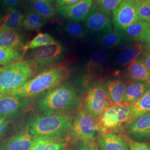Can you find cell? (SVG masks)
<instances>
[{"label": "cell", "instance_id": "obj_28", "mask_svg": "<svg viewBox=\"0 0 150 150\" xmlns=\"http://www.w3.org/2000/svg\"><path fill=\"white\" fill-rule=\"evenodd\" d=\"M30 7L32 11L46 20H51L56 14L55 8L50 2L40 0H31Z\"/></svg>", "mask_w": 150, "mask_h": 150}, {"label": "cell", "instance_id": "obj_31", "mask_svg": "<svg viewBox=\"0 0 150 150\" xmlns=\"http://www.w3.org/2000/svg\"><path fill=\"white\" fill-rule=\"evenodd\" d=\"M65 30L70 36L76 38H86L87 33L83 27L79 22L70 21L66 23Z\"/></svg>", "mask_w": 150, "mask_h": 150}, {"label": "cell", "instance_id": "obj_43", "mask_svg": "<svg viewBox=\"0 0 150 150\" xmlns=\"http://www.w3.org/2000/svg\"><path fill=\"white\" fill-rule=\"evenodd\" d=\"M1 22H2V18L1 17V16H0V27L1 26Z\"/></svg>", "mask_w": 150, "mask_h": 150}, {"label": "cell", "instance_id": "obj_24", "mask_svg": "<svg viewBox=\"0 0 150 150\" xmlns=\"http://www.w3.org/2000/svg\"><path fill=\"white\" fill-rule=\"evenodd\" d=\"M23 15L17 9L12 8L6 11L2 17L1 28L17 31L22 27Z\"/></svg>", "mask_w": 150, "mask_h": 150}, {"label": "cell", "instance_id": "obj_37", "mask_svg": "<svg viewBox=\"0 0 150 150\" xmlns=\"http://www.w3.org/2000/svg\"><path fill=\"white\" fill-rule=\"evenodd\" d=\"M20 0H0V6L6 11L15 8Z\"/></svg>", "mask_w": 150, "mask_h": 150}, {"label": "cell", "instance_id": "obj_42", "mask_svg": "<svg viewBox=\"0 0 150 150\" xmlns=\"http://www.w3.org/2000/svg\"><path fill=\"white\" fill-rule=\"evenodd\" d=\"M40 1H43L47 2H51L52 1V0H40Z\"/></svg>", "mask_w": 150, "mask_h": 150}, {"label": "cell", "instance_id": "obj_32", "mask_svg": "<svg viewBox=\"0 0 150 150\" xmlns=\"http://www.w3.org/2000/svg\"><path fill=\"white\" fill-rule=\"evenodd\" d=\"M139 21H150V0H141L137 3Z\"/></svg>", "mask_w": 150, "mask_h": 150}, {"label": "cell", "instance_id": "obj_1", "mask_svg": "<svg viewBox=\"0 0 150 150\" xmlns=\"http://www.w3.org/2000/svg\"><path fill=\"white\" fill-rule=\"evenodd\" d=\"M80 96L75 86L64 82L59 86L40 95L36 107L43 115H72L80 106Z\"/></svg>", "mask_w": 150, "mask_h": 150}, {"label": "cell", "instance_id": "obj_46", "mask_svg": "<svg viewBox=\"0 0 150 150\" xmlns=\"http://www.w3.org/2000/svg\"><path fill=\"white\" fill-rule=\"evenodd\" d=\"M54 1H56H56H57V0H54Z\"/></svg>", "mask_w": 150, "mask_h": 150}, {"label": "cell", "instance_id": "obj_20", "mask_svg": "<svg viewBox=\"0 0 150 150\" xmlns=\"http://www.w3.org/2000/svg\"><path fill=\"white\" fill-rule=\"evenodd\" d=\"M143 52V44L139 43L127 46L117 56L113 62L115 68L120 69L127 67L132 61L137 59Z\"/></svg>", "mask_w": 150, "mask_h": 150}, {"label": "cell", "instance_id": "obj_30", "mask_svg": "<svg viewBox=\"0 0 150 150\" xmlns=\"http://www.w3.org/2000/svg\"><path fill=\"white\" fill-rule=\"evenodd\" d=\"M132 110L131 122L140 116L150 111V88L144 96L133 105H131Z\"/></svg>", "mask_w": 150, "mask_h": 150}, {"label": "cell", "instance_id": "obj_8", "mask_svg": "<svg viewBox=\"0 0 150 150\" xmlns=\"http://www.w3.org/2000/svg\"><path fill=\"white\" fill-rule=\"evenodd\" d=\"M70 134L80 141H95L98 135L95 119L82 102L72 120Z\"/></svg>", "mask_w": 150, "mask_h": 150}, {"label": "cell", "instance_id": "obj_27", "mask_svg": "<svg viewBox=\"0 0 150 150\" xmlns=\"http://www.w3.org/2000/svg\"><path fill=\"white\" fill-rule=\"evenodd\" d=\"M47 20L30 10L23 15L22 27L29 31H38L47 23Z\"/></svg>", "mask_w": 150, "mask_h": 150}, {"label": "cell", "instance_id": "obj_41", "mask_svg": "<svg viewBox=\"0 0 150 150\" xmlns=\"http://www.w3.org/2000/svg\"><path fill=\"white\" fill-rule=\"evenodd\" d=\"M146 47L148 48L150 51V43H146L145 44Z\"/></svg>", "mask_w": 150, "mask_h": 150}, {"label": "cell", "instance_id": "obj_38", "mask_svg": "<svg viewBox=\"0 0 150 150\" xmlns=\"http://www.w3.org/2000/svg\"><path fill=\"white\" fill-rule=\"evenodd\" d=\"M142 59L150 72V51L143 44V52L138 57Z\"/></svg>", "mask_w": 150, "mask_h": 150}, {"label": "cell", "instance_id": "obj_45", "mask_svg": "<svg viewBox=\"0 0 150 150\" xmlns=\"http://www.w3.org/2000/svg\"><path fill=\"white\" fill-rule=\"evenodd\" d=\"M2 67H0V71H1V69H2Z\"/></svg>", "mask_w": 150, "mask_h": 150}, {"label": "cell", "instance_id": "obj_29", "mask_svg": "<svg viewBox=\"0 0 150 150\" xmlns=\"http://www.w3.org/2000/svg\"><path fill=\"white\" fill-rule=\"evenodd\" d=\"M23 57L21 50L0 47V65L7 66L23 60Z\"/></svg>", "mask_w": 150, "mask_h": 150}, {"label": "cell", "instance_id": "obj_36", "mask_svg": "<svg viewBox=\"0 0 150 150\" xmlns=\"http://www.w3.org/2000/svg\"><path fill=\"white\" fill-rule=\"evenodd\" d=\"M75 150H101L95 141H80Z\"/></svg>", "mask_w": 150, "mask_h": 150}, {"label": "cell", "instance_id": "obj_39", "mask_svg": "<svg viewBox=\"0 0 150 150\" xmlns=\"http://www.w3.org/2000/svg\"><path fill=\"white\" fill-rule=\"evenodd\" d=\"M81 0H57L56 2L58 7L69 6L76 4Z\"/></svg>", "mask_w": 150, "mask_h": 150}, {"label": "cell", "instance_id": "obj_18", "mask_svg": "<svg viewBox=\"0 0 150 150\" xmlns=\"http://www.w3.org/2000/svg\"><path fill=\"white\" fill-rule=\"evenodd\" d=\"M129 81H144L150 83V72L144 62L137 58L132 61L125 70Z\"/></svg>", "mask_w": 150, "mask_h": 150}, {"label": "cell", "instance_id": "obj_14", "mask_svg": "<svg viewBox=\"0 0 150 150\" xmlns=\"http://www.w3.org/2000/svg\"><path fill=\"white\" fill-rule=\"evenodd\" d=\"M132 42L126 38L122 31L111 28L97 35L96 43L103 48L113 49L129 46Z\"/></svg>", "mask_w": 150, "mask_h": 150}, {"label": "cell", "instance_id": "obj_19", "mask_svg": "<svg viewBox=\"0 0 150 150\" xmlns=\"http://www.w3.org/2000/svg\"><path fill=\"white\" fill-rule=\"evenodd\" d=\"M126 82L116 78L104 81V86L108 98L111 105L122 103Z\"/></svg>", "mask_w": 150, "mask_h": 150}, {"label": "cell", "instance_id": "obj_4", "mask_svg": "<svg viewBox=\"0 0 150 150\" xmlns=\"http://www.w3.org/2000/svg\"><path fill=\"white\" fill-rule=\"evenodd\" d=\"M131 105H111L95 120L98 135L123 134L131 122Z\"/></svg>", "mask_w": 150, "mask_h": 150}, {"label": "cell", "instance_id": "obj_40", "mask_svg": "<svg viewBox=\"0 0 150 150\" xmlns=\"http://www.w3.org/2000/svg\"><path fill=\"white\" fill-rule=\"evenodd\" d=\"M146 43H150V21H149V29H148V32H147V35L146 37Z\"/></svg>", "mask_w": 150, "mask_h": 150}, {"label": "cell", "instance_id": "obj_23", "mask_svg": "<svg viewBox=\"0 0 150 150\" xmlns=\"http://www.w3.org/2000/svg\"><path fill=\"white\" fill-rule=\"evenodd\" d=\"M24 45V38L20 32L0 28V47L21 50Z\"/></svg>", "mask_w": 150, "mask_h": 150}, {"label": "cell", "instance_id": "obj_12", "mask_svg": "<svg viewBox=\"0 0 150 150\" xmlns=\"http://www.w3.org/2000/svg\"><path fill=\"white\" fill-rule=\"evenodd\" d=\"M124 132L133 141L150 144V111L134 120Z\"/></svg>", "mask_w": 150, "mask_h": 150}, {"label": "cell", "instance_id": "obj_11", "mask_svg": "<svg viewBox=\"0 0 150 150\" xmlns=\"http://www.w3.org/2000/svg\"><path fill=\"white\" fill-rule=\"evenodd\" d=\"M111 25V13L102 10L93 3L83 23L86 33L98 35L112 28Z\"/></svg>", "mask_w": 150, "mask_h": 150}, {"label": "cell", "instance_id": "obj_33", "mask_svg": "<svg viewBox=\"0 0 150 150\" xmlns=\"http://www.w3.org/2000/svg\"><path fill=\"white\" fill-rule=\"evenodd\" d=\"M122 1V0H93V2L100 9L111 13Z\"/></svg>", "mask_w": 150, "mask_h": 150}, {"label": "cell", "instance_id": "obj_5", "mask_svg": "<svg viewBox=\"0 0 150 150\" xmlns=\"http://www.w3.org/2000/svg\"><path fill=\"white\" fill-rule=\"evenodd\" d=\"M33 76L32 67L26 60L5 66L0 71V93L15 91Z\"/></svg>", "mask_w": 150, "mask_h": 150}, {"label": "cell", "instance_id": "obj_13", "mask_svg": "<svg viewBox=\"0 0 150 150\" xmlns=\"http://www.w3.org/2000/svg\"><path fill=\"white\" fill-rule=\"evenodd\" d=\"M93 0H81L74 5L57 7L56 13L58 16L70 21H84L93 5Z\"/></svg>", "mask_w": 150, "mask_h": 150}, {"label": "cell", "instance_id": "obj_17", "mask_svg": "<svg viewBox=\"0 0 150 150\" xmlns=\"http://www.w3.org/2000/svg\"><path fill=\"white\" fill-rule=\"evenodd\" d=\"M96 143L101 150H129V143L123 134L98 135Z\"/></svg>", "mask_w": 150, "mask_h": 150}, {"label": "cell", "instance_id": "obj_26", "mask_svg": "<svg viewBox=\"0 0 150 150\" xmlns=\"http://www.w3.org/2000/svg\"><path fill=\"white\" fill-rule=\"evenodd\" d=\"M67 146L64 139L36 138L30 150H64Z\"/></svg>", "mask_w": 150, "mask_h": 150}, {"label": "cell", "instance_id": "obj_10", "mask_svg": "<svg viewBox=\"0 0 150 150\" xmlns=\"http://www.w3.org/2000/svg\"><path fill=\"white\" fill-rule=\"evenodd\" d=\"M137 3L134 0H122L113 10L112 22L115 29L123 31L139 21Z\"/></svg>", "mask_w": 150, "mask_h": 150}, {"label": "cell", "instance_id": "obj_34", "mask_svg": "<svg viewBox=\"0 0 150 150\" xmlns=\"http://www.w3.org/2000/svg\"><path fill=\"white\" fill-rule=\"evenodd\" d=\"M123 134L129 143V150H150V144L134 141Z\"/></svg>", "mask_w": 150, "mask_h": 150}, {"label": "cell", "instance_id": "obj_9", "mask_svg": "<svg viewBox=\"0 0 150 150\" xmlns=\"http://www.w3.org/2000/svg\"><path fill=\"white\" fill-rule=\"evenodd\" d=\"M30 108L28 99L11 93H0V117L10 121L21 116Z\"/></svg>", "mask_w": 150, "mask_h": 150}, {"label": "cell", "instance_id": "obj_3", "mask_svg": "<svg viewBox=\"0 0 150 150\" xmlns=\"http://www.w3.org/2000/svg\"><path fill=\"white\" fill-rule=\"evenodd\" d=\"M73 118L67 114L33 116L28 121L26 131L36 138L64 139L71 132Z\"/></svg>", "mask_w": 150, "mask_h": 150}, {"label": "cell", "instance_id": "obj_35", "mask_svg": "<svg viewBox=\"0 0 150 150\" xmlns=\"http://www.w3.org/2000/svg\"><path fill=\"white\" fill-rule=\"evenodd\" d=\"M11 129L10 121L6 118L0 117V142Z\"/></svg>", "mask_w": 150, "mask_h": 150}, {"label": "cell", "instance_id": "obj_2", "mask_svg": "<svg viewBox=\"0 0 150 150\" xmlns=\"http://www.w3.org/2000/svg\"><path fill=\"white\" fill-rule=\"evenodd\" d=\"M71 73L67 63L55 64L33 76L20 88L8 93L27 99L40 96L64 83Z\"/></svg>", "mask_w": 150, "mask_h": 150}, {"label": "cell", "instance_id": "obj_7", "mask_svg": "<svg viewBox=\"0 0 150 150\" xmlns=\"http://www.w3.org/2000/svg\"><path fill=\"white\" fill-rule=\"evenodd\" d=\"M82 105L95 120L111 105L101 79L90 82L83 96Z\"/></svg>", "mask_w": 150, "mask_h": 150}, {"label": "cell", "instance_id": "obj_6", "mask_svg": "<svg viewBox=\"0 0 150 150\" xmlns=\"http://www.w3.org/2000/svg\"><path fill=\"white\" fill-rule=\"evenodd\" d=\"M62 52V45L56 42L32 50L28 52L25 60L32 67L35 76L55 65Z\"/></svg>", "mask_w": 150, "mask_h": 150}, {"label": "cell", "instance_id": "obj_16", "mask_svg": "<svg viewBox=\"0 0 150 150\" xmlns=\"http://www.w3.org/2000/svg\"><path fill=\"white\" fill-rule=\"evenodd\" d=\"M150 88V83L144 81L126 82L122 103L133 105L144 96Z\"/></svg>", "mask_w": 150, "mask_h": 150}, {"label": "cell", "instance_id": "obj_25", "mask_svg": "<svg viewBox=\"0 0 150 150\" xmlns=\"http://www.w3.org/2000/svg\"><path fill=\"white\" fill-rule=\"evenodd\" d=\"M56 42L54 38L47 33H38L31 40L25 44L21 50L23 55L27 53L29 50L39 48L44 46Z\"/></svg>", "mask_w": 150, "mask_h": 150}, {"label": "cell", "instance_id": "obj_22", "mask_svg": "<svg viewBox=\"0 0 150 150\" xmlns=\"http://www.w3.org/2000/svg\"><path fill=\"white\" fill-rule=\"evenodd\" d=\"M149 26V21H138L129 25L123 31L124 35L132 41L145 43Z\"/></svg>", "mask_w": 150, "mask_h": 150}, {"label": "cell", "instance_id": "obj_21", "mask_svg": "<svg viewBox=\"0 0 150 150\" xmlns=\"http://www.w3.org/2000/svg\"><path fill=\"white\" fill-rule=\"evenodd\" d=\"M111 56V52L107 50H98L92 54L86 66V71L91 77L102 70Z\"/></svg>", "mask_w": 150, "mask_h": 150}, {"label": "cell", "instance_id": "obj_15", "mask_svg": "<svg viewBox=\"0 0 150 150\" xmlns=\"http://www.w3.org/2000/svg\"><path fill=\"white\" fill-rule=\"evenodd\" d=\"M35 137L27 131L12 134L0 144V150H30Z\"/></svg>", "mask_w": 150, "mask_h": 150}, {"label": "cell", "instance_id": "obj_44", "mask_svg": "<svg viewBox=\"0 0 150 150\" xmlns=\"http://www.w3.org/2000/svg\"><path fill=\"white\" fill-rule=\"evenodd\" d=\"M135 1H136V2H139L140 1H141V0H134Z\"/></svg>", "mask_w": 150, "mask_h": 150}]
</instances>
